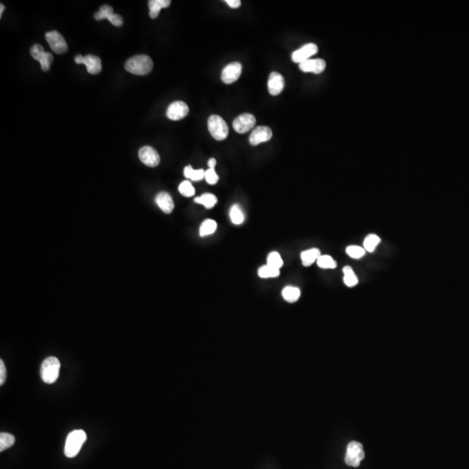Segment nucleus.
Segmentation results:
<instances>
[{
	"label": "nucleus",
	"mask_w": 469,
	"mask_h": 469,
	"mask_svg": "<svg viewBox=\"0 0 469 469\" xmlns=\"http://www.w3.org/2000/svg\"><path fill=\"white\" fill-rule=\"evenodd\" d=\"M217 224L216 221L212 220V219H207L201 224L199 230L200 236L201 237H206V236L212 235L217 230Z\"/></svg>",
	"instance_id": "393cba45"
},
{
	"label": "nucleus",
	"mask_w": 469,
	"mask_h": 469,
	"mask_svg": "<svg viewBox=\"0 0 469 469\" xmlns=\"http://www.w3.org/2000/svg\"><path fill=\"white\" fill-rule=\"evenodd\" d=\"M125 69L134 75H147L153 69V61L147 55L134 56L126 61Z\"/></svg>",
	"instance_id": "f257e3e1"
},
{
	"label": "nucleus",
	"mask_w": 469,
	"mask_h": 469,
	"mask_svg": "<svg viewBox=\"0 0 469 469\" xmlns=\"http://www.w3.org/2000/svg\"><path fill=\"white\" fill-rule=\"evenodd\" d=\"M138 156L141 162L149 167H156L159 165V154L151 146L141 148L138 152Z\"/></svg>",
	"instance_id": "f8f14e48"
},
{
	"label": "nucleus",
	"mask_w": 469,
	"mask_h": 469,
	"mask_svg": "<svg viewBox=\"0 0 469 469\" xmlns=\"http://www.w3.org/2000/svg\"><path fill=\"white\" fill-rule=\"evenodd\" d=\"M272 130L267 126H258L252 131L249 136V143L251 145H258L267 142L272 137Z\"/></svg>",
	"instance_id": "2eb2a0df"
},
{
	"label": "nucleus",
	"mask_w": 469,
	"mask_h": 469,
	"mask_svg": "<svg viewBox=\"0 0 469 469\" xmlns=\"http://www.w3.org/2000/svg\"><path fill=\"white\" fill-rule=\"evenodd\" d=\"M156 203H157L158 207L162 209V212H165L166 214H170V213L173 212V199H172L171 195L167 193V192L162 191V192H160V193L156 195Z\"/></svg>",
	"instance_id": "a211bd4d"
},
{
	"label": "nucleus",
	"mask_w": 469,
	"mask_h": 469,
	"mask_svg": "<svg viewBox=\"0 0 469 469\" xmlns=\"http://www.w3.org/2000/svg\"><path fill=\"white\" fill-rule=\"evenodd\" d=\"M6 380V365L3 360H0V385H3Z\"/></svg>",
	"instance_id": "f704fd0d"
},
{
	"label": "nucleus",
	"mask_w": 469,
	"mask_h": 469,
	"mask_svg": "<svg viewBox=\"0 0 469 469\" xmlns=\"http://www.w3.org/2000/svg\"><path fill=\"white\" fill-rule=\"evenodd\" d=\"M189 113L188 105L182 101H175L170 104L167 110L168 119L173 121H178L184 119Z\"/></svg>",
	"instance_id": "ddd939ff"
},
{
	"label": "nucleus",
	"mask_w": 469,
	"mask_h": 469,
	"mask_svg": "<svg viewBox=\"0 0 469 469\" xmlns=\"http://www.w3.org/2000/svg\"><path fill=\"white\" fill-rule=\"evenodd\" d=\"M86 439V433L84 430L77 429V430L71 432L67 436L65 446H64L65 456L68 458L75 457L80 451Z\"/></svg>",
	"instance_id": "f03ea898"
},
{
	"label": "nucleus",
	"mask_w": 469,
	"mask_h": 469,
	"mask_svg": "<svg viewBox=\"0 0 469 469\" xmlns=\"http://www.w3.org/2000/svg\"><path fill=\"white\" fill-rule=\"evenodd\" d=\"M318 52V47L315 43H307L300 49L293 52L292 60L295 63L301 64L304 61L309 60L310 57L315 55Z\"/></svg>",
	"instance_id": "4468645a"
},
{
	"label": "nucleus",
	"mask_w": 469,
	"mask_h": 469,
	"mask_svg": "<svg viewBox=\"0 0 469 469\" xmlns=\"http://www.w3.org/2000/svg\"><path fill=\"white\" fill-rule=\"evenodd\" d=\"M299 67L301 72L303 73H313L315 74H320L326 68V62L321 58L316 59H309L299 64Z\"/></svg>",
	"instance_id": "dca6fc26"
},
{
	"label": "nucleus",
	"mask_w": 469,
	"mask_h": 469,
	"mask_svg": "<svg viewBox=\"0 0 469 469\" xmlns=\"http://www.w3.org/2000/svg\"><path fill=\"white\" fill-rule=\"evenodd\" d=\"M381 243V238L377 235H368L367 238H365L364 243H363V248L366 251L372 252L374 251L377 245Z\"/></svg>",
	"instance_id": "bb28decb"
},
{
	"label": "nucleus",
	"mask_w": 469,
	"mask_h": 469,
	"mask_svg": "<svg viewBox=\"0 0 469 469\" xmlns=\"http://www.w3.org/2000/svg\"><path fill=\"white\" fill-rule=\"evenodd\" d=\"M225 2L228 4L229 7L234 9L240 7L241 4H242L240 0H226Z\"/></svg>",
	"instance_id": "c9c22d12"
},
{
	"label": "nucleus",
	"mask_w": 469,
	"mask_h": 469,
	"mask_svg": "<svg viewBox=\"0 0 469 469\" xmlns=\"http://www.w3.org/2000/svg\"><path fill=\"white\" fill-rule=\"evenodd\" d=\"M284 78L280 73H272L268 80V90L272 96H277L284 90Z\"/></svg>",
	"instance_id": "f3484780"
},
{
	"label": "nucleus",
	"mask_w": 469,
	"mask_h": 469,
	"mask_svg": "<svg viewBox=\"0 0 469 469\" xmlns=\"http://www.w3.org/2000/svg\"><path fill=\"white\" fill-rule=\"evenodd\" d=\"M60 362L54 356H50L41 365L40 376L43 382L52 384L58 380L60 371Z\"/></svg>",
	"instance_id": "7ed1b4c3"
},
{
	"label": "nucleus",
	"mask_w": 469,
	"mask_h": 469,
	"mask_svg": "<svg viewBox=\"0 0 469 469\" xmlns=\"http://www.w3.org/2000/svg\"><path fill=\"white\" fill-rule=\"evenodd\" d=\"M171 1L170 0H151L149 1V8H150V16L151 18H156L159 15L161 9L167 8L171 6Z\"/></svg>",
	"instance_id": "aec40b11"
},
{
	"label": "nucleus",
	"mask_w": 469,
	"mask_h": 469,
	"mask_svg": "<svg viewBox=\"0 0 469 469\" xmlns=\"http://www.w3.org/2000/svg\"><path fill=\"white\" fill-rule=\"evenodd\" d=\"M31 55L35 60L38 61L43 72H48L53 62V56L50 52H45L40 44H34L31 48Z\"/></svg>",
	"instance_id": "423d86ee"
},
{
	"label": "nucleus",
	"mask_w": 469,
	"mask_h": 469,
	"mask_svg": "<svg viewBox=\"0 0 469 469\" xmlns=\"http://www.w3.org/2000/svg\"><path fill=\"white\" fill-rule=\"evenodd\" d=\"M209 133L217 141H223L229 135V127L220 116L212 115L208 120Z\"/></svg>",
	"instance_id": "20e7f679"
},
{
	"label": "nucleus",
	"mask_w": 469,
	"mask_h": 469,
	"mask_svg": "<svg viewBox=\"0 0 469 469\" xmlns=\"http://www.w3.org/2000/svg\"><path fill=\"white\" fill-rule=\"evenodd\" d=\"M346 252L350 257L354 258V259H360L362 256H364L366 250H365L364 248H362V247L351 245V246L347 247Z\"/></svg>",
	"instance_id": "2f4dec72"
},
{
	"label": "nucleus",
	"mask_w": 469,
	"mask_h": 469,
	"mask_svg": "<svg viewBox=\"0 0 469 469\" xmlns=\"http://www.w3.org/2000/svg\"><path fill=\"white\" fill-rule=\"evenodd\" d=\"M267 265L280 269L284 266V261L282 259L281 255L278 252H271L267 258Z\"/></svg>",
	"instance_id": "c85d7f7f"
},
{
	"label": "nucleus",
	"mask_w": 469,
	"mask_h": 469,
	"mask_svg": "<svg viewBox=\"0 0 469 469\" xmlns=\"http://www.w3.org/2000/svg\"><path fill=\"white\" fill-rule=\"evenodd\" d=\"M229 217L232 223L236 225H240L244 222V214L240 206L238 204L232 206L229 210Z\"/></svg>",
	"instance_id": "5701e85b"
},
{
	"label": "nucleus",
	"mask_w": 469,
	"mask_h": 469,
	"mask_svg": "<svg viewBox=\"0 0 469 469\" xmlns=\"http://www.w3.org/2000/svg\"><path fill=\"white\" fill-rule=\"evenodd\" d=\"M216 165H217V160L215 159V158H210V159L208 160V165L209 169H215Z\"/></svg>",
	"instance_id": "e433bc0d"
},
{
	"label": "nucleus",
	"mask_w": 469,
	"mask_h": 469,
	"mask_svg": "<svg viewBox=\"0 0 469 469\" xmlns=\"http://www.w3.org/2000/svg\"><path fill=\"white\" fill-rule=\"evenodd\" d=\"M15 442V437L12 434L8 433H1L0 434V452H3L6 449H8L13 446Z\"/></svg>",
	"instance_id": "c756f323"
},
{
	"label": "nucleus",
	"mask_w": 469,
	"mask_h": 469,
	"mask_svg": "<svg viewBox=\"0 0 469 469\" xmlns=\"http://www.w3.org/2000/svg\"><path fill=\"white\" fill-rule=\"evenodd\" d=\"M179 192L184 197H191L195 195V188L189 181H183L179 185Z\"/></svg>",
	"instance_id": "473e14b6"
},
{
	"label": "nucleus",
	"mask_w": 469,
	"mask_h": 469,
	"mask_svg": "<svg viewBox=\"0 0 469 469\" xmlns=\"http://www.w3.org/2000/svg\"><path fill=\"white\" fill-rule=\"evenodd\" d=\"M365 457L364 450L362 443L358 441H351L347 447V453L345 456V463L347 466L358 467Z\"/></svg>",
	"instance_id": "39448f33"
},
{
	"label": "nucleus",
	"mask_w": 469,
	"mask_h": 469,
	"mask_svg": "<svg viewBox=\"0 0 469 469\" xmlns=\"http://www.w3.org/2000/svg\"><path fill=\"white\" fill-rule=\"evenodd\" d=\"M343 273H344L343 281H344V284L347 287L352 288V287H355L358 284V278L356 276L350 266L344 267L343 268Z\"/></svg>",
	"instance_id": "a878e982"
},
{
	"label": "nucleus",
	"mask_w": 469,
	"mask_h": 469,
	"mask_svg": "<svg viewBox=\"0 0 469 469\" xmlns=\"http://www.w3.org/2000/svg\"><path fill=\"white\" fill-rule=\"evenodd\" d=\"M1 11H0V17H2V14H3L4 10H5V6L3 4H1Z\"/></svg>",
	"instance_id": "4c0bfd02"
},
{
	"label": "nucleus",
	"mask_w": 469,
	"mask_h": 469,
	"mask_svg": "<svg viewBox=\"0 0 469 469\" xmlns=\"http://www.w3.org/2000/svg\"><path fill=\"white\" fill-rule=\"evenodd\" d=\"M183 174L187 178L189 179L192 180V181H200V180L203 179L205 177V171L203 170V169H200V170H194V169L191 167V165H188L186 166L184 168V171H183Z\"/></svg>",
	"instance_id": "4be33fe9"
},
{
	"label": "nucleus",
	"mask_w": 469,
	"mask_h": 469,
	"mask_svg": "<svg viewBox=\"0 0 469 469\" xmlns=\"http://www.w3.org/2000/svg\"><path fill=\"white\" fill-rule=\"evenodd\" d=\"M205 178L206 181L209 184H216L218 180H219V177L217 176V174L216 173L215 171V169H208L207 171H205Z\"/></svg>",
	"instance_id": "72a5a7b5"
},
{
	"label": "nucleus",
	"mask_w": 469,
	"mask_h": 469,
	"mask_svg": "<svg viewBox=\"0 0 469 469\" xmlns=\"http://www.w3.org/2000/svg\"><path fill=\"white\" fill-rule=\"evenodd\" d=\"M255 116L249 113H244L235 119L233 128L238 133L244 134L255 127Z\"/></svg>",
	"instance_id": "6e6552de"
},
{
	"label": "nucleus",
	"mask_w": 469,
	"mask_h": 469,
	"mask_svg": "<svg viewBox=\"0 0 469 469\" xmlns=\"http://www.w3.org/2000/svg\"><path fill=\"white\" fill-rule=\"evenodd\" d=\"M195 202L203 204L206 208H212L217 203V198L215 195L206 193V194L202 195L201 197L195 198Z\"/></svg>",
	"instance_id": "b1692460"
},
{
	"label": "nucleus",
	"mask_w": 469,
	"mask_h": 469,
	"mask_svg": "<svg viewBox=\"0 0 469 469\" xmlns=\"http://www.w3.org/2000/svg\"><path fill=\"white\" fill-rule=\"evenodd\" d=\"M45 39L52 51L57 54H63L68 50L66 41L64 40V37L57 31L47 32L45 34Z\"/></svg>",
	"instance_id": "0eeeda50"
},
{
	"label": "nucleus",
	"mask_w": 469,
	"mask_h": 469,
	"mask_svg": "<svg viewBox=\"0 0 469 469\" xmlns=\"http://www.w3.org/2000/svg\"><path fill=\"white\" fill-rule=\"evenodd\" d=\"M280 275V269H275L269 265L261 267L258 270V275L261 278H275Z\"/></svg>",
	"instance_id": "cd10ccee"
},
{
	"label": "nucleus",
	"mask_w": 469,
	"mask_h": 469,
	"mask_svg": "<svg viewBox=\"0 0 469 469\" xmlns=\"http://www.w3.org/2000/svg\"><path fill=\"white\" fill-rule=\"evenodd\" d=\"M316 263L321 269H335L337 266L336 261L327 255H321Z\"/></svg>",
	"instance_id": "7c9ffc66"
},
{
	"label": "nucleus",
	"mask_w": 469,
	"mask_h": 469,
	"mask_svg": "<svg viewBox=\"0 0 469 469\" xmlns=\"http://www.w3.org/2000/svg\"><path fill=\"white\" fill-rule=\"evenodd\" d=\"M96 20L100 21L103 19H107L112 24L113 26H123L124 19L120 15L116 14L113 12V8L109 5H104L101 6L99 9V12L94 15Z\"/></svg>",
	"instance_id": "9d476101"
},
{
	"label": "nucleus",
	"mask_w": 469,
	"mask_h": 469,
	"mask_svg": "<svg viewBox=\"0 0 469 469\" xmlns=\"http://www.w3.org/2000/svg\"><path fill=\"white\" fill-rule=\"evenodd\" d=\"M282 294L285 301L292 303V302L298 301L300 295H301V291L296 287L287 286L284 288Z\"/></svg>",
	"instance_id": "412c9836"
},
{
	"label": "nucleus",
	"mask_w": 469,
	"mask_h": 469,
	"mask_svg": "<svg viewBox=\"0 0 469 469\" xmlns=\"http://www.w3.org/2000/svg\"><path fill=\"white\" fill-rule=\"evenodd\" d=\"M242 71H243L242 64L238 62H233L223 68L221 78L223 83L227 84H232L240 78Z\"/></svg>",
	"instance_id": "9b49d317"
},
{
	"label": "nucleus",
	"mask_w": 469,
	"mask_h": 469,
	"mask_svg": "<svg viewBox=\"0 0 469 469\" xmlns=\"http://www.w3.org/2000/svg\"><path fill=\"white\" fill-rule=\"evenodd\" d=\"M321 255V251L318 249H316V248L301 252V258L303 266L309 267L310 265H312L314 263L317 262L318 258Z\"/></svg>",
	"instance_id": "6ab92c4d"
},
{
	"label": "nucleus",
	"mask_w": 469,
	"mask_h": 469,
	"mask_svg": "<svg viewBox=\"0 0 469 469\" xmlns=\"http://www.w3.org/2000/svg\"><path fill=\"white\" fill-rule=\"evenodd\" d=\"M75 62L78 64H84L86 66L87 71L90 74L95 75L99 74L102 71L101 59L94 55H77L75 57Z\"/></svg>",
	"instance_id": "1a4fd4ad"
}]
</instances>
